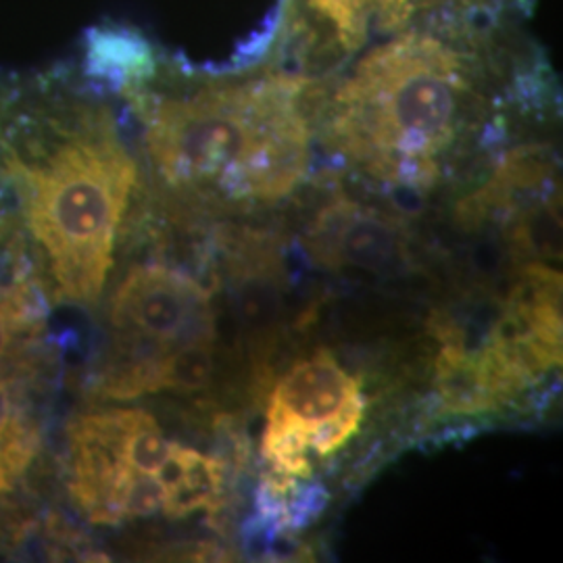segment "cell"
<instances>
[{
  "instance_id": "obj_5",
  "label": "cell",
  "mask_w": 563,
  "mask_h": 563,
  "mask_svg": "<svg viewBox=\"0 0 563 563\" xmlns=\"http://www.w3.org/2000/svg\"><path fill=\"white\" fill-rule=\"evenodd\" d=\"M111 346L99 390L130 401L162 390H201L213 374L218 325L209 292L180 269L134 267L113 295Z\"/></svg>"
},
{
  "instance_id": "obj_4",
  "label": "cell",
  "mask_w": 563,
  "mask_h": 563,
  "mask_svg": "<svg viewBox=\"0 0 563 563\" xmlns=\"http://www.w3.org/2000/svg\"><path fill=\"white\" fill-rule=\"evenodd\" d=\"M562 274L532 263L488 320L437 323V395L449 416H483L522 399L562 367Z\"/></svg>"
},
{
  "instance_id": "obj_3",
  "label": "cell",
  "mask_w": 563,
  "mask_h": 563,
  "mask_svg": "<svg viewBox=\"0 0 563 563\" xmlns=\"http://www.w3.org/2000/svg\"><path fill=\"white\" fill-rule=\"evenodd\" d=\"M470 81L443 41L409 32L363 55L328 111L325 136L372 180L430 190L453 146Z\"/></svg>"
},
{
  "instance_id": "obj_10",
  "label": "cell",
  "mask_w": 563,
  "mask_h": 563,
  "mask_svg": "<svg viewBox=\"0 0 563 563\" xmlns=\"http://www.w3.org/2000/svg\"><path fill=\"white\" fill-rule=\"evenodd\" d=\"M346 53L360 51L367 38L372 0H311Z\"/></svg>"
},
{
  "instance_id": "obj_8",
  "label": "cell",
  "mask_w": 563,
  "mask_h": 563,
  "mask_svg": "<svg viewBox=\"0 0 563 563\" xmlns=\"http://www.w3.org/2000/svg\"><path fill=\"white\" fill-rule=\"evenodd\" d=\"M307 246L311 257L330 269L386 272L405 257L401 228L349 199L323 207L309 230Z\"/></svg>"
},
{
  "instance_id": "obj_12",
  "label": "cell",
  "mask_w": 563,
  "mask_h": 563,
  "mask_svg": "<svg viewBox=\"0 0 563 563\" xmlns=\"http://www.w3.org/2000/svg\"><path fill=\"white\" fill-rule=\"evenodd\" d=\"M20 332V328L11 322L2 311H0V360L9 353V349L13 346V339Z\"/></svg>"
},
{
  "instance_id": "obj_9",
  "label": "cell",
  "mask_w": 563,
  "mask_h": 563,
  "mask_svg": "<svg viewBox=\"0 0 563 563\" xmlns=\"http://www.w3.org/2000/svg\"><path fill=\"white\" fill-rule=\"evenodd\" d=\"M38 449V434L18 411L9 386L0 380V490L11 488Z\"/></svg>"
},
{
  "instance_id": "obj_11",
  "label": "cell",
  "mask_w": 563,
  "mask_h": 563,
  "mask_svg": "<svg viewBox=\"0 0 563 563\" xmlns=\"http://www.w3.org/2000/svg\"><path fill=\"white\" fill-rule=\"evenodd\" d=\"M418 0H378V20L383 30L401 27L413 13Z\"/></svg>"
},
{
  "instance_id": "obj_6",
  "label": "cell",
  "mask_w": 563,
  "mask_h": 563,
  "mask_svg": "<svg viewBox=\"0 0 563 563\" xmlns=\"http://www.w3.org/2000/svg\"><path fill=\"white\" fill-rule=\"evenodd\" d=\"M365 416L360 380L330 351L295 363L274 386L262 437L269 481L301 484L313 457H330L355 439Z\"/></svg>"
},
{
  "instance_id": "obj_7",
  "label": "cell",
  "mask_w": 563,
  "mask_h": 563,
  "mask_svg": "<svg viewBox=\"0 0 563 563\" xmlns=\"http://www.w3.org/2000/svg\"><path fill=\"white\" fill-rule=\"evenodd\" d=\"M123 418L125 409H104L69 428V493L90 522L113 526L165 509L159 476L125 460Z\"/></svg>"
},
{
  "instance_id": "obj_2",
  "label": "cell",
  "mask_w": 563,
  "mask_h": 563,
  "mask_svg": "<svg viewBox=\"0 0 563 563\" xmlns=\"http://www.w3.org/2000/svg\"><path fill=\"white\" fill-rule=\"evenodd\" d=\"M109 88L134 107L148 159L163 184L180 195L269 205L305 180L311 139L299 78L276 74L167 88L153 51Z\"/></svg>"
},
{
  "instance_id": "obj_1",
  "label": "cell",
  "mask_w": 563,
  "mask_h": 563,
  "mask_svg": "<svg viewBox=\"0 0 563 563\" xmlns=\"http://www.w3.org/2000/svg\"><path fill=\"white\" fill-rule=\"evenodd\" d=\"M139 163L69 65L0 80V192L20 205L59 301L92 305L113 265Z\"/></svg>"
}]
</instances>
